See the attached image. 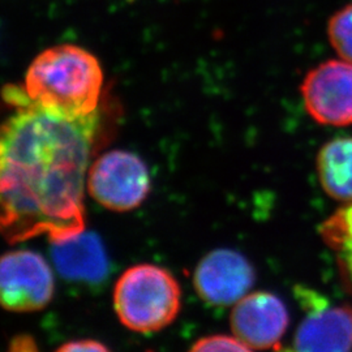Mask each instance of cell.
<instances>
[{"label":"cell","instance_id":"6da1fadb","mask_svg":"<svg viewBox=\"0 0 352 352\" xmlns=\"http://www.w3.org/2000/svg\"><path fill=\"white\" fill-rule=\"evenodd\" d=\"M14 111L1 126V232L14 244L51 243L85 231L84 186L100 115L67 116L6 98Z\"/></svg>","mask_w":352,"mask_h":352},{"label":"cell","instance_id":"7a4b0ae2","mask_svg":"<svg viewBox=\"0 0 352 352\" xmlns=\"http://www.w3.org/2000/svg\"><path fill=\"white\" fill-rule=\"evenodd\" d=\"M102 88L103 71L91 52L76 45H58L38 54L24 84L4 89V97L80 118L98 113Z\"/></svg>","mask_w":352,"mask_h":352},{"label":"cell","instance_id":"3957f363","mask_svg":"<svg viewBox=\"0 0 352 352\" xmlns=\"http://www.w3.org/2000/svg\"><path fill=\"white\" fill-rule=\"evenodd\" d=\"M113 309L129 330L149 334L171 325L182 308V289L171 272L153 264L133 265L113 287Z\"/></svg>","mask_w":352,"mask_h":352},{"label":"cell","instance_id":"277c9868","mask_svg":"<svg viewBox=\"0 0 352 352\" xmlns=\"http://www.w3.org/2000/svg\"><path fill=\"white\" fill-rule=\"evenodd\" d=\"M90 196L118 213L135 210L151 192L148 166L132 151H110L93 161L87 179Z\"/></svg>","mask_w":352,"mask_h":352},{"label":"cell","instance_id":"5b68a950","mask_svg":"<svg viewBox=\"0 0 352 352\" xmlns=\"http://www.w3.org/2000/svg\"><path fill=\"white\" fill-rule=\"evenodd\" d=\"M295 296L305 311L289 351L352 352V305L331 304L316 289L296 286Z\"/></svg>","mask_w":352,"mask_h":352},{"label":"cell","instance_id":"8992f818","mask_svg":"<svg viewBox=\"0 0 352 352\" xmlns=\"http://www.w3.org/2000/svg\"><path fill=\"white\" fill-rule=\"evenodd\" d=\"M54 276L46 260L34 251L4 253L0 265V296L4 309L26 314L43 309L54 296Z\"/></svg>","mask_w":352,"mask_h":352},{"label":"cell","instance_id":"52a82bcc","mask_svg":"<svg viewBox=\"0 0 352 352\" xmlns=\"http://www.w3.org/2000/svg\"><path fill=\"white\" fill-rule=\"evenodd\" d=\"M305 111L322 126H352V64L331 59L316 65L300 85Z\"/></svg>","mask_w":352,"mask_h":352},{"label":"cell","instance_id":"ba28073f","mask_svg":"<svg viewBox=\"0 0 352 352\" xmlns=\"http://www.w3.org/2000/svg\"><path fill=\"white\" fill-rule=\"evenodd\" d=\"M256 282V272L245 256L234 250H214L197 265L193 285L210 305L226 307L243 299Z\"/></svg>","mask_w":352,"mask_h":352},{"label":"cell","instance_id":"9c48e42d","mask_svg":"<svg viewBox=\"0 0 352 352\" xmlns=\"http://www.w3.org/2000/svg\"><path fill=\"white\" fill-rule=\"evenodd\" d=\"M287 305L276 294L257 291L235 304L230 315L234 336L252 350L278 349L289 329Z\"/></svg>","mask_w":352,"mask_h":352},{"label":"cell","instance_id":"30bf717a","mask_svg":"<svg viewBox=\"0 0 352 352\" xmlns=\"http://www.w3.org/2000/svg\"><path fill=\"white\" fill-rule=\"evenodd\" d=\"M51 254L58 272L76 282L98 283L109 272V258L98 235L85 232L52 243Z\"/></svg>","mask_w":352,"mask_h":352},{"label":"cell","instance_id":"8fae6325","mask_svg":"<svg viewBox=\"0 0 352 352\" xmlns=\"http://www.w3.org/2000/svg\"><path fill=\"white\" fill-rule=\"evenodd\" d=\"M318 182L327 196L352 204V136L329 140L316 157Z\"/></svg>","mask_w":352,"mask_h":352},{"label":"cell","instance_id":"7c38bea8","mask_svg":"<svg viewBox=\"0 0 352 352\" xmlns=\"http://www.w3.org/2000/svg\"><path fill=\"white\" fill-rule=\"evenodd\" d=\"M320 236L333 252L340 277L352 292V204H343L320 225Z\"/></svg>","mask_w":352,"mask_h":352},{"label":"cell","instance_id":"4fadbf2b","mask_svg":"<svg viewBox=\"0 0 352 352\" xmlns=\"http://www.w3.org/2000/svg\"><path fill=\"white\" fill-rule=\"evenodd\" d=\"M327 33L333 50L352 64V1L329 19Z\"/></svg>","mask_w":352,"mask_h":352},{"label":"cell","instance_id":"5bb4252c","mask_svg":"<svg viewBox=\"0 0 352 352\" xmlns=\"http://www.w3.org/2000/svg\"><path fill=\"white\" fill-rule=\"evenodd\" d=\"M189 352H253V350L235 336L217 334L197 340Z\"/></svg>","mask_w":352,"mask_h":352},{"label":"cell","instance_id":"9a60e30c","mask_svg":"<svg viewBox=\"0 0 352 352\" xmlns=\"http://www.w3.org/2000/svg\"><path fill=\"white\" fill-rule=\"evenodd\" d=\"M55 352H111L103 343L94 340L67 342Z\"/></svg>","mask_w":352,"mask_h":352},{"label":"cell","instance_id":"2e32d148","mask_svg":"<svg viewBox=\"0 0 352 352\" xmlns=\"http://www.w3.org/2000/svg\"><path fill=\"white\" fill-rule=\"evenodd\" d=\"M7 352H39L37 343L30 336L21 334L12 338Z\"/></svg>","mask_w":352,"mask_h":352}]
</instances>
